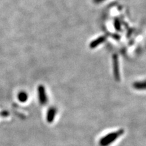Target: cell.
Segmentation results:
<instances>
[{
  "label": "cell",
  "mask_w": 146,
  "mask_h": 146,
  "mask_svg": "<svg viewBox=\"0 0 146 146\" xmlns=\"http://www.w3.org/2000/svg\"><path fill=\"white\" fill-rule=\"evenodd\" d=\"M124 133H125V131L123 129H120L116 132L109 133L100 139V145L101 146L109 145L110 144L113 143L115 141V140H116L119 137L121 136Z\"/></svg>",
  "instance_id": "6da1fadb"
},
{
  "label": "cell",
  "mask_w": 146,
  "mask_h": 146,
  "mask_svg": "<svg viewBox=\"0 0 146 146\" xmlns=\"http://www.w3.org/2000/svg\"><path fill=\"white\" fill-rule=\"evenodd\" d=\"M113 62V73H114V78L116 81H120V70H119V62L117 55H114L112 57Z\"/></svg>",
  "instance_id": "7a4b0ae2"
},
{
  "label": "cell",
  "mask_w": 146,
  "mask_h": 146,
  "mask_svg": "<svg viewBox=\"0 0 146 146\" xmlns=\"http://www.w3.org/2000/svg\"><path fill=\"white\" fill-rule=\"evenodd\" d=\"M38 94H39V100L40 103L42 105H45L47 102V98L46 95V91L44 86L39 85L37 89Z\"/></svg>",
  "instance_id": "3957f363"
},
{
  "label": "cell",
  "mask_w": 146,
  "mask_h": 146,
  "mask_svg": "<svg viewBox=\"0 0 146 146\" xmlns=\"http://www.w3.org/2000/svg\"><path fill=\"white\" fill-rule=\"evenodd\" d=\"M106 36H102L97 38L96 39H95L91 42L90 47L92 49L96 48V47L99 46L100 44H102V43H104L106 41Z\"/></svg>",
  "instance_id": "277c9868"
},
{
  "label": "cell",
  "mask_w": 146,
  "mask_h": 146,
  "mask_svg": "<svg viewBox=\"0 0 146 146\" xmlns=\"http://www.w3.org/2000/svg\"><path fill=\"white\" fill-rule=\"evenodd\" d=\"M56 114V109L55 108H50V109L47 111V120L49 123H52L54 120L55 116Z\"/></svg>",
  "instance_id": "5b68a950"
},
{
  "label": "cell",
  "mask_w": 146,
  "mask_h": 146,
  "mask_svg": "<svg viewBox=\"0 0 146 146\" xmlns=\"http://www.w3.org/2000/svg\"><path fill=\"white\" fill-rule=\"evenodd\" d=\"M133 87L137 90H143L145 89V81H140L136 82L133 84Z\"/></svg>",
  "instance_id": "8992f818"
},
{
  "label": "cell",
  "mask_w": 146,
  "mask_h": 146,
  "mask_svg": "<svg viewBox=\"0 0 146 146\" xmlns=\"http://www.w3.org/2000/svg\"><path fill=\"white\" fill-rule=\"evenodd\" d=\"M18 100H19L21 102H25L27 100V99H28V95H27L25 92L23 91V92H21L18 94Z\"/></svg>",
  "instance_id": "52a82bcc"
},
{
  "label": "cell",
  "mask_w": 146,
  "mask_h": 146,
  "mask_svg": "<svg viewBox=\"0 0 146 146\" xmlns=\"http://www.w3.org/2000/svg\"><path fill=\"white\" fill-rule=\"evenodd\" d=\"M114 26H115V28L117 29V30H120V25L119 21H116V22H115Z\"/></svg>",
  "instance_id": "ba28073f"
},
{
  "label": "cell",
  "mask_w": 146,
  "mask_h": 146,
  "mask_svg": "<svg viewBox=\"0 0 146 146\" xmlns=\"http://www.w3.org/2000/svg\"><path fill=\"white\" fill-rule=\"evenodd\" d=\"M94 2L96 3H102L103 2V1H104L105 0H94Z\"/></svg>",
  "instance_id": "9c48e42d"
}]
</instances>
